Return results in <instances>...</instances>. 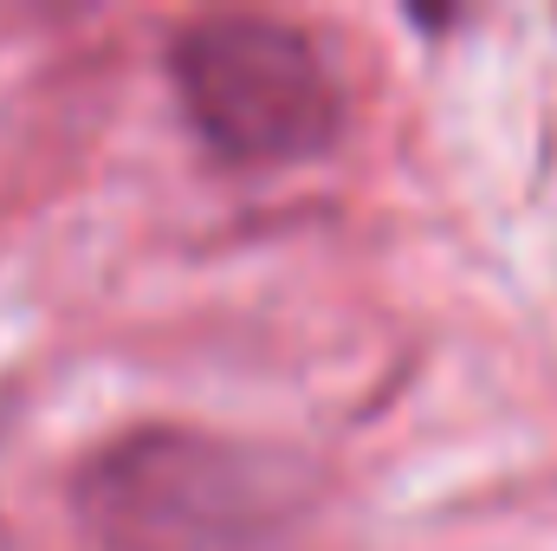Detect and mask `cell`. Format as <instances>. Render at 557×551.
Wrapping results in <instances>:
<instances>
[{"label":"cell","mask_w":557,"mask_h":551,"mask_svg":"<svg viewBox=\"0 0 557 551\" xmlns=\"http://www.w3.org/2000/svg\"><path fill=\"white\" fill-rule=\"evenodd\" d=\"M311 513L305 454L208 428H131L78 474V519L104 551H292Z\"/></svg>","instance_id":"obj_1"},{"label":"cell","mask_w":557,"mask_h":551,"mask_svg":"<svg viewBox=\"0 0 557 551\" xmlns=\"http://www.w3.org/2000/svg\"><path fill=\"white\" fill-rule=\"evenodd\" d=\"M169 78L188 124L221 162L285 169L344 137V91L318 39L267 13L188 20L169 46Z\"/></svg>","instance_id":"obj_2"}]
</instances>
